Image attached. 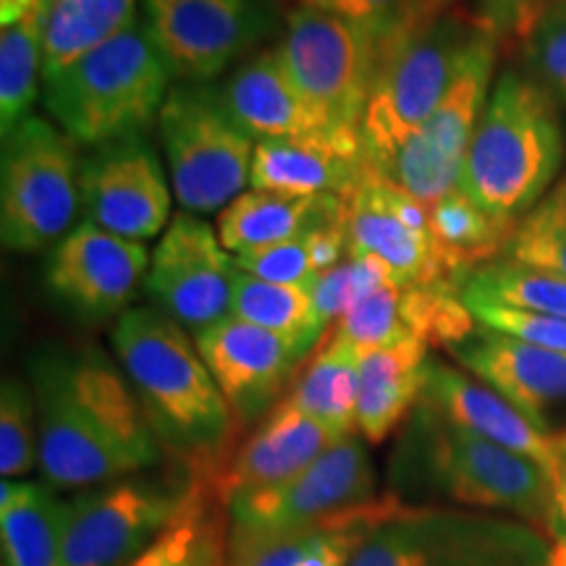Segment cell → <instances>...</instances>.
<instances>
[{"mask_svg":"<svg viewBox=\"0 0 566 566\" xmlns=\"http://www.w3.org/2000/svg\"><path fill=\"white\" fill-rule=\"evenodd\" d=\"M495 38L491 27L480 30L433 116L384 168V179L415 200L433 205L462 184L467 147L491 97Z\"/></svg>","mask_w":566,"mask_h":566,"instance_id":"13","label":"cell"},{"mask_svg":"<svg viewBox=\"0 0 566 566\" xmlns=\"http://www.w3.org/2000/svg\"><path fill=\"white\" fill-rule=\"evenodd\" d=\"M150 260L145 242L82 221L53 247L45 273L48 286L90 321L122 317L142 279H147Z\"/></svg>","mask_w":566,"mask_h":566,"instance_id":"18","label":"cell"},{"mask_svg":"<svg viewBox=\"0 0 566 566\" xmlns=\"http://www.w3.org/2000/svg\"><path fill=\"white\" fill-rule=\"evenodd\" d=\"M142 11L168 74L184 84L221 76L273 24L268 0H142Z\"/></svg>","mask_w":566,"mask_h":566,"instance_id":"14","label":"cell"},{"mask_svg":"<svg viewBox=\"0 0 566 566\" xmlns=\"http://www.w3.org/2000/svg\"><path fill=\"white\" fill-rule=\"evenodd\" d=\"M53 0H0V134L30 108L42 82V42Z\"/></svg>","mask_w":566,"mask_h":566,"instance_id":"28","label":"cell"},{"mask_svg":"<svg viewBox=\"0 0 566 566\" xmlns=\"http://www.w3.org/2000/svg\"><path fill=\"white\" fill-rule=\"evenodd\" d=\"M373 174L363 134H315L254 145L250 187L286 197H352Z\"/></svg>","mask_w":566,"mask_h":566,"instance_id":"22","label":"cell"},{"mask_svg":"<svg viewBox=\"0 0 566 566\" xmlns=\"http://www.w3.org/2000/svg\"><path fill=\"white\" fill-rule=\"evenodd\" d=\"M38 464V401L32 386L11 375L0 388V475L21 478Z\"/></svg>","mask_w":566,"mask_h":566,"instance_id":"38","label":"cell"},{"mask_svg":"<svg viewBox=\"0 0 566 566\" xmlns=\"http://www.w3.org/2000/svg\"><path fill=\"white\" fill-rule=\"evenodd\" d=\"M533 3L535 0H480L478 19H483L499 38H512L522 13Z\"/></svg>","mask_w":566,"mask_h":566,"instance_id":"43","label":"cell"},{"mask_svg":"<svg viewBox=\"0 0 566 566\" xmlns=\"http://www.w3.org/2000/svg\"><path fill=\"white\" fill-rule=\"evenodd\" d=\"M558 443H562V470H564V467H566V438H562ZM558 475H562V472H558Z\"/></svg>","mask_w":566,"mask_h":566,"instance_id":"46","label":"cell"},{"mask_svg":"<svg viewBox=\"0 0 566 566\" xmlns=\"http://www.w3.org/2000/svg\"><path fill=\"white\" fill-rule=\"evenodd\" d=\"M370 501H375L373 459L357 436L342 438L292 480L237 493L226 501V556H239L279 537L321 527Z\"/></svg>","mask_w":566,"mask_h":566,"instance_id":"9","label":"cell"},{"mask_svg":"<svg viewBox=\"0 0 566 566\" xmlns=\"http://www.w3.org/2000/svg\"><path fill=\"white\" fill-rule=\"evenodd\" d=\"M551 543L514 516L401 504L349 566H548Z\"/></svg>","mask_w":566,"mask_h":566,"instance_id":"6","label":"cell"},{"mask_svg":"<svg viewBox=\"0 0 566 566\" xmlns=\"http://www.w3.org/2000/svg\"><path fill=\"white\" fill-rule=\"evenodd\" d=\"M451 354L472 378L504 396L537 430L556 441L566 438V354L480 323Z\"/></svg>","mask_w":566,"mask_h":566,"instance_id":"19","label":"cell"},{"mask_svg":"<svg viewBox=\"0 0 566 566\" xmlns=\"http://www.w3.org/2000/svg\"><path fill=\"white\" fill-rule=\"evenodd\" d=\"M475 321L485 328L499 331V334L514 336L520 342L543 346V349L566 354V321L546 313H533V310L504 307V304L472 302L467 304Z\"/></svg>","mask_w":566,"mask_h":566,"instance_id":"41","label":"cell"},{"mask_svg":"<svg viewBox=\"0 0 566 566\" xmlns=\"http://www.w3.org/2000/svg\"><path fill=\"white\" fill-rule=\"evenodd\" d=\"M501 260L566 279V179L516 223Z\"/></svg>","mask_w":566,"mask_h":566,"instance_id":"36","label":"cell"},{"mask_svg":"<svg viewBox=\"0 0 566 566\" xmlns=\"http://www.w3.org/2000/svg\"><path fill=\"white\" fill-rule=\"evenodd\" d=\"M229 554V512L208 470H195V485L181 512L129 566H223Z\"/></svg>","mask_w":566,"mask_h":566,"instance_id":"30","label":"cell"},{"mask_svg":"<svg viewBox=\"0 0 566 566\" xmlns=\"http://www.w3.org/2000/svg\"><path fill=\"white\" fill-rule=\"evenodd\" d=\"M69 501L48 483L3 480L0 485V537L3 566H59Z\"/></svg>","mask_w":566,"mask_h":566,"instance_id":"29","label":"cell"},{"mask_svg":"<svg viewBox=\"0 0 566 566\" xmlns=\"http://www.w3.org/2000/svg\"><path fill=\"white\" fill-rule=\"evenodd\" d=\"M462 300L464 304L488 302L533 310V313H546L566 321V279L530 271V268L506 263V260H499L472 275L464 283Z\"/></svg>","mask_w":566,"mask_h":566,"instance_id":"35","label":"cell"},{"mask_svg":"<svg viewBox=\"0 0 566 566\" xmlns=\"http://www.w3.org/2000/svg\"><path fill=\"white\" fill-rule=\"evenodd\" d=\"M556 19H566V0H535V3L522 13L520 24L514 27L512 38H516L522 45H525V42L533 38L541 27H546Z\"/></svg>","mask_w":566,"mask_h":566,"instance_id":"44","label":"cell"},{"mask_svg":"<svg viewBox=\"0 0 566 566\" xmlns=\"http://www.w3.org/2000/svg\"><path fill=\"white\" fill-rule=\"evenodd\" d=\"M556 504H558V537L566 541V467L556 480Z\"/></svg>","mask_w":566,"mask_h":566,"instance_id":"45","label":"cell"},{"mask_svg":"<svg viewBox=\"0 0 566 566\" xmlns=\"http://www.w3.org/2000/svg\"><path fill=\"white\" fill-rule=\"evenodd\" d=\"M279 51L296 87L338 132H359L378 80L375 42L334 13L294 6ZM363 134V132H359Z\"/></svg>","mask_w":566,"mask_h":566,"instance_id":"12","label":"cell"},{"mask_svg":"<svg viewBox=\"0 0 566 566\" xmlns=\"http://www.w3.org/2000/svg\"><path fill=\"white\" fill-rule=\"evenodd\" d=\"M74 142L45 118L24 116L3 137L0 239L11 252H40L61 242L82 208Z\"/></svg>","mask_w":566,"mask_h":566,"instance_id":"8","label":"cell"},{"mask_svg":"<svg viewBox=\"0 0 566 566\" xmlns=\"http://www.w3.org/2000/svg\"><path fill=\"white\" fill-rule=\"evenodd\" d=\"M388 478L391 493L401 501L443 495L454 504L512 514L558 535L556 480L541 464L443 420L424 405L415 407Z\"/></svg>","mask_w":566,"mask_h":566,"instance_id":"2","label":"cell"},{"mask_svg":"<svg viewBox=\"0 0 566 566\" xmlns=\"http://www.w3.org/2000/svg\"><path fill=\"white\" fill-rule=\"evenodd\" d=\"M195 470L134 475L92 485L69 501L59 566H129L181 512Z\"/></svg>","mask_w":566,"mask_h":566,"instance_id":"11","label":"cell"},{"mask_svg":"<svg viewBox=\"0 0 566 566\" xmlns=\"http://www.w3.org/2000/svg\"><path fill=\"white\" fill-rule=\"evenodd\" d=\"M430 346L407 342L380 346L363 354L359 363L357 430L370 443H384L420 405Z\"/></svg>","mask_w":566,"mask_h":566,"instance_id":"26","label":"cell"},{"mask_svg":"<svg viewBox=\"0 0 566 566\" xmlns=\"http://www.w3.org/2000/svg\"><path fill=\"white\" fill-rule=\"evenodd\" d=\"M231 315L273 334L313 344L321 342L328 328L315 307L313 289L260 281L244 271H237L233 279Z\"/></svg>","mask_w":566,"mask_h":566,"instance_id":"34","label":"cell"},{"mask_svg":"<svg viewBox=\"0 0 566 566\" xmlns=\"http://www.w3.org/2000/svg\"><path fill=\"white\" fill-rule=\"evenodd\" d=\"M171 74L145 21L42 76V103L74 145L103 147L145 134L166 105Z\"/></svg>","mask_w":566,"mask_h":566,"instance_id":"5","label":"cell"},{"mask_svg":"<svg viewBox=\"0 0 566 566\" xmlns=\"http://www.w3.org/2000/svg\"><path fill=\"white\" fill-rule=\"evenodd\" d=\"M134 21H139L137 0H53L42 42V76L80 61Z\"/></svg>","mask_w":566,"mask_h":566,"instance_id":"32","label":"cell"},{"mask_svg":"<svg viewBox=\"0 0 566 566\" xmlns=\"http://www.w3.org/2000/svg\"><path fill=\"white\" fill-rule=\"evenodd\" d=\"M346 208L349 197H286L252 189L218 212V237L231 254L254 252L304 237L317 226L344 216Z\"/></svg>","mask_w":566,"mask_h":566,"instance_id":"27","label":"cell"},{"mask_svg":"<svg viewBox=\"0 0 566 566\" xmlns=\"http://www.w3.org/2000/svg\"><path fill=\"white\" fill-rule=\"evenodd\" d=\"M405 283L388 281L373 294H367L363 302H357L336 323L331 338L342 342L359 354H367L380 346L407 342V323H405Z\"/></svg>","mask_w":566,"mask_h":566,"instance_id":"37","label":"cell"},{"mask_svg":"<svg viewBox=\"0 0 566 566\" xmlns=\"http://www.w3.org/2000/svg\"><path fill=\"white\" fill-rule=\"evenodd\" d=\"M525 61L535 74V82L554 101L566 103V19L541 27L525 42Z\"/></svg>","mask_w":566,"mask_h":566,"instance_id":"42","label":"cell"},{"mask_svg":"<svg viewBox=\"0 0 566 566\" xmlns=\"http://www.w3.org/2000/svg\"><path fill=\"white\" fill-rule=\"evenodd\" d=\"M516 221L485 212L462 187L430 205V242L438 279L464 289L483 268L504 258Z\"/></svg>","mask_w":566,"mask_h":566,"instance_id":"25","label":"cell"},{"mask_svg":"<svg viewBox=\"0 0 566 566\" xmlns=\"http://www.w3.org/2000/svg\"><path fill=\"white\" fill-rule=\"evenodd\" d=\"M30 386L48 485H103L160 462L137 391L101 349L48 346L32 357Z\"/></svg>","mask_w":566,"mask_h":566,"instance_id":"1","label":"cell"},{"mask_svg":"<svg viewBox=\"0 0 566 566\" xmlns=\"http://www.w3.org/2000/svg\"><path fill=\"white\" fill-rule=\"evenodd\" d=\"M420 405L430 407L443 420L470 430L485 441H493L516 454L533 459L558 480L562 472V443L537 430L520 409L509 405L504 396L480 384L478 378L457 370V367L430 357L424 370V388Z\"/></svg>","mask_w":566,"mask_h":566,"instance_id":"21","label":"cell"},{"mask_svg":"<svg viewBox=\"0 0 566 566\" xmlns=\"http://www.w3.org/2000/svg\"><path fill=\"white\" fill-rule=\"evenodd\" d=\"M449 0H294V6L334 13L370 34L378 76L396 55L441 17Z\"/></svg>","mask_w":566,"mask_h":566,"instance_id":"33","label":"cell"},{"mask_svg":"<svg viewBox=\"0 0 566 566\" xmlns=\"http://www.w3.org/2000/svg\"><path fill=\"white\" fill-rule=\"evenodd\" d=\"M158 137L184 212H221L244 195L258 142L231 122L216 87H171L158 116Z\"/></svg>","mask_w":566,"mask_h":566,"instance_id":"7","label":"cell"},{"mask_svg":"<svg viewBox=\"0 0 566 566\" xmlns=\"http://www.w3.org/2000/svg\"><path fill=\"white\" fill-rule=\"evenodd\" d=\"M111 342L160 449L192 470H216L233 412L187 331L160 310L134 307Z\"/></svg>","mask_w":566,"mask_h":566,"instance_id":"3","label":"cell"},{"mask_svg":"<svg viewBox=\"0 0 566 566\" xmlns=\"http://www.w3.org/2000/svg\"><path fill=\"white\" fill-rule=\"evenodd\" d=\"M394 281L384 263L373 258H357L349 254L342 265L321 273L313 283V300L317 313L325 323H338L349 313L357 302H363L367 294L380 289L384 283Z\"/></svg>","mask_w":566,"mask_h":566,"instance_id":"39","label":"cell"},{"mask_svg":"<svg viewBox=\"0 0 566 566\" xmlns=\"http://www.w3.org/2000/svg\"><path fill=\"white\" fill-rule=\"evenodd\" d=\"M195 344L223 399L229 401L233 420L244 424L258 422L279 405L283 388L315 346L233 315L200 331Z\"/></svg>","mask_w":566,"mask_h":566,"instance_id":"17","label":"cell"},{"mask_svg":"<svg viewBox=\"0 0 566 566\" xmlns=\"http://www.w3.org/2000/svg\"><path fill=\"white\" fill-rule=\"evenodd\" d=\"M338 441L342 438L334 430L300 412L283 396L263 417L260 428L239 446L237 454L208 472L226 504L237 493L292 480Z\"/></svg>","mask_w":566,"mask_h":566,"instance_id":"23","label":"cell"},{"mask_svg":"<svg viewBox=\"0 0 566 566\" xmlns=\"http://www.w3.org/2000/svg\"><path fill=\"white\" fill-rule=\"evenodd\" d=\"M82 221L147 242L171 223L174 189L145 134L95 147L80 168Z\"/></svg>","mask_w":566,"mask_h":566,"instance_id":"16","label":"cell"},{"mask_svg":"<svg viewBox=\"0 0 566 566\" xmlns=\"http://www.w3.org/2000/svg\"><path fill=\"white\" fill-rule=\"evenodd\" d=\"M483 27V19L438 17L380 71L359 129L375 174L384 171L401 145L433 116Z\"/></svg>","mask_w":566,"mask_h":566,"instance_id":"10","label":"cell"},{"mask_svg":"<svg viewBox=\"0 0 566 566\" xmlns=\"http://www.w3.org/2000/svg\"><path fill=\"white\" fill-rule=\"evenodd\" d=\"M239 271L254 275L260 281L286 283V286H310L313 289L317 273L313 250H310L307 233L289 239V242L263 247V250L233 254Z\"/></svg>","mask_w":566,"mask_h":566,"instance_id":"40","label":"cell"},{"mask_svg":"<svg viewBox=\"0 0 566 566\" xmlns=\"http://www.w3.org/2000/svg\"><path fill=\"white\" fill-rule=\"evenodd\" d=\"M237 271V260L221 244L218 229L200 216L179 212L160 233L145 289L160 313L200 334L231 315Z\"/></svg>","mask_w":566,"mask_h":566,"instance_id":"15","label":"cell"},{"mask_svg":"<svg viewBox=\"0 0 566 566\" xmlns=\"http://www.w3.org/2000/svg\"><path fill=\"white\" fill-rule=\"evenodd\" d=\"M349 254L378 260L399 283H446L430 242V205L375 171L349 197Z\"/></svg>","mask_w":566,"mask_h":566,"instance_id":"20","label":"cell"},{"mask_svg":"<svg viewBox=\"0 0 566 566\" xmlns=\"http://www.w3.org/2000/svg\"><path fill=\"white\" fill-rule=\"evenodd\" d=\"M359 363L363 354L328 336L286 399L338 438H349L357 430Z\"/></svg>","mask_w":566,"mask_h":566,"instance_id":"31","label":"cell"},{"mask_svg":"<svg viewBox=\"0 0 566 566\" xmlns=\"http://www.w3.org/2000/svg\"><path fill=\"white\" fill-rule=\"evenodd\" d=\"M216 95L231 122L258 142L342 134L296 87L279 48L244 61Z\"/></svg>","mask_w":566,"mask_h":566,"instance_id":"24","label":"cell"},{"mask_svg":"<svg viewBox=\"0 0 566 566\" xmlns=\"http://www.w3.org/2000/svg\"><path fill=\"white\" fill-rule=\"evenodd\" d=\"M562 160L556 101L535 80L506 71L467 147L459 187L485 212L520 223L551 192Z\"/></svg>","mask_w":566,"mask_h":566,"instance_id":"4","label":"cell"}]
</instances>
